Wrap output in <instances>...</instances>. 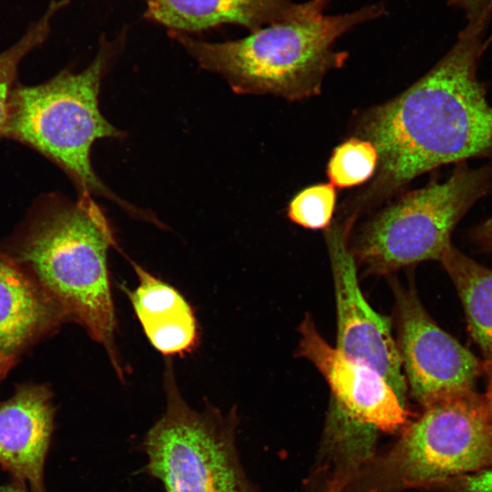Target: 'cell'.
Wrapping results in <instances>:
<instances>
[{
  "label": "cell",
  "instance_id": "cell-1",
  "mask_svg": "<svg viewBox=\"0 0 492 492\" xmlns=\"http://www.w3.org/2000/svg\"><path fill=\"white\" fill-rule=\"evenodd\" d=\"M489 19H468L430 70L398 96L359 115L354 136L374 144L378 164L373 179L347 211L357 216L441 166L492 159V105L487 86L477 77L489 45Z\"/></svg>",
  "mask_w": 492,
  "mask_h": 492
},
{
  "label": "cell",
  "instance_id": "cell-2",
  "mask_svg": "<svg viewBox=\"0 0 492 492\" xmlns=\"http://www.w3.org/2000/svg\"><path fill=\"white\" fill-rule=\"evenodd\" d=\"M118 248L109 223L90 194L52 201L33 218L14 257L56 304L65 320L82 325L104 346L125 380L115 332L108 252Z\"/></svg>",
  "mask_w": 492,
  "mask_h": 492
},
{
  "label": "cell",
  "instance_id": "cell-3",
  "mask_svg": "<svg viewBox=\"0 0 492 492\" xmlns=\"http://www.w3.org/2000/svg\"><path fill=\"white\" fill-rule=\"evenodd\" d=\"M328 4L232 41L210 43L184 33L169 35L202 68L223 77L233 91L299 101L319 95L328 72L346 62L348 53L336 50V41L385 13L383 4H373L328 15Z\"/></svg>",
  "mask_w": 492,
  "mask_h": 492
},
{
  "label": "cell",
  "instance_id": "cell-4",
  "mask_svg": "<svg viewBox=\"0 0 492 492\" xmlns=\"http://www.w3.org/2000/svg\"><path fill=\"white\" fill-rule=\"evenodd\" d=\"M123 31L114 40L103 36L93 61L84 70H63L36 86L14 87L5 136L26 144L57 164L80 193L98 194L126 207L96 175L90 162L93 143L123 133L98 108L101 80L126 40Z\"/></svg>",
  "mask_w": 492,
  "mask_h": 492
},
{
  "label": "cell",
  "instance_id": "cell-5",
  "mask_svg": "<svg viewBox=\"0 0 492 492\" xmlns=\"http://www.w3.org/2000/svg\"><path fill=\"white\" fill-rule=\"evenodd\" d=\"M377 453L342 492H405L492 467V415L484 395L438 402Z\"/></svg>",
  "mask_w": 492,
  "mask_h": 492
},
{
  "label": "cell",
  "instance_id": "cell-6",
  "mask_svg": "<svg viewBox=\"0 0 492 492\" xmlns=\"http://www.w3.org/2000/svg\"><path fill=\"white\" fill-rule=\"evenodd\" d=\"M297 355L326 380L331 398L316 464L337 479H349L378 453L382 434L399 432L416 415L375 369L332 347L306 313Z\"/></svg>",
  "mask_w": 492,
  "mask_h": 492
},
{
  "label": "cell",
  "instance_id": "cell-7",
  "mask_svg": "<svg viewBox=\"0 0 492 492\" xmlns=\"http://www.w3.org/2000/svg\"><path fill=\"white\" fill-rule=\"evenodd\" d=\"M163 378L165 410L138 446L146 474L165 492H261L241 460L237 406L223 412L206 402L193 409L179 390L169 359Z\"/></svg>",
  "mask_w": 492,
  "mask_h": 492
},
{
  "label": "cell",
  "instance_id": "cell-8",
  "mask_svg": "<svg viewBox=\"0 0 492 492\" xmlns=\"http://www.w3.org/2000/svg\"><path fill=\"white\" fill-rule=\"evenodd\" d=\"M492 195V161L456 164L444 181L429 182L387 205L359 231L351 247L367 273L388 274L425 261H440L470 209Z\"/></svg>",
  "mask_w": 492,
  "mask_h": 492
},
{
  "label": "cell",
  "instance_id": "cell-9",
  "mask_svg": "<svg viewBox=\"0 0 492 492\" xmlns=\"http://www.w3.org/2000/svg\"><path fill=\"white\" fill-rule=\"evenodd\" d=\"M395 339L409 395L425 409L476 392L480 361L428 314L415 292L393 284Z\"/></svg>",
  "mask_w": 492,
  "mask_h": 492
},
{
  "label": "cell",
  "instance_id": "cell-10",
  "mask_svg": "<svg viewBox=\"0 0 492 492\" xmlns=\"http://www.w3.org/2000/svg\"><path fill=\"white\" fill-rule=\"evenodd\" d=\"M355 218L344 216L325 229L336 303V349L381 374L409 403V392L391 323L366 302L357 279V263L349 244Z\"/></svg>",
  "mask_w": 492,
  "mask_h": 492
},
{
  "label": "cell",
  "instance_id": "cell-11",
  "mask_svg": "<svg viewBox=\"0 0 492 492\" xmlns=\"http://www.w3.org/2000/svg\"><path fill=\"white\" fill-rule=\"evenodd\" d=\"M52 393L44 384L17 386L0 403V466L32 492H46L44 470L54 430Z\"/></svg>",
  "mask_w": 492,
  "mask_h": 492
},
{
  "label": "cell",
  "instance_id": "cell-12",
  "mask_svg": "<svg viewBox=\"0 0 492 492\" xmlns=\"http://www.w3.org/2000/svg\"><path fill=\"white\" fill-rule=\"evenodd\" d=\"M323 0H146L144 18L169 32L190 35L224 24L251 32L304 15Z\"/></svg>",
  "mask_w": 492,
  "mask_h": 492
},
{
  "label": "cell",
  "instance_id": "cell-13",
  "mask_svg": "<svg viewBox=\"0 0 492 492\" xmlns=\"http://www.w3.org/2000/svg\"><path fill=\"white\" fill-rule=\"evenodd\" d=\"M138 277L134 290L123 287L152 346L169 357L190 353L200 340L194 311L173 286L127 257Z\"/></svg>",
  "mask_w": 492,
  "mask_h": 492
},
{
  "label": "cell",
  "instance_id": "cell-14",
  "mask_svg": "<svg viewBox=\"0 0 492 492\" xmlns=\"http://www.w3.org/2000/svg\"><path fill=\"white\" fill-rule=\"evenodd\" d=\"M66 321L32 275L0 251V353L16 356Z\"/></svg>",
  "mask_w": 492,
  "mask_h": 492
},
{
  "label": "cell",
  "instance_id": "cell-15",
  "mask_svg": "<svg viewBox=\"0 0 492 492\" xmlns=\"http://www.w3.org/2000/svg\"><path fill=\"white\" fill-rule=\"evenodd\" d=\"M462 302L469 333L483 355V369L492 374V270L454 246L440 260Z\"/></svg>",
  "mask_w": 492,
  "mask_h": 492
},
{
  "label": "cell",
  "instance_id": "cell-16",
  "mask_svg": "<svg viewBox=\"0 0 492 492\" xmlns=\"http://www.w3.org/2000/svg\"><path fill=\"white\" fill-rule=\"evenodd\" d=\"M68 4L69 0H51L42 15L29 25L20 39L0 52V137L5 136L10 97L21 61L46 41L55 16Z\"/></svg>",
  "mask_w": 492,
  "mask_h": 492
},
{
  "label": "cell",
  "instance_id": "cell-17",
  "mask_svg": "<svg viewBox=\"0 0 492 492\" xmlns=\"http://www.w3.org/2000/svg\"><path fill=\"white\" fill-rule=\"evenodd\" d=\"M377 164L378 152L374 144L353 136L334 148L326 174L334 188H351L373 178Z\"/></svg>",
  "mask_w": 492,
  "mask_h": 492
},
{
  "label": "cell",
  "instance_id": "cell-18",
  "mask_svg": "<svg viewBox=\"0 0 492 492\" xmlns=\"http://www.w3.org/2000/svg\"><path fill=\"white\" fill-rule=\"evenodd\" d=\"M336 204V190L331 183L304 188L291 200L287 216L309 230H325L331 223Z\"/></svg>",
  "mask_w": 492,
  "mask_h": 492
},
{
  "label": "cell",
  "instance_id": "cell-19",
  "mask_svg": "<svg viewBox=\"0 0 492 492\" xmlns=\"http://www.w3.org/2000/svg\"><path fill=\"white\" fill-rule=\"evenodd\" d=\"M418 492H492V467L433 484Z\"/></svg>",
  "mask_w": 492,
  "mask_h": 492
},
{
  "label": "cell",
  "instance_id": "cell-20",
  "mask_svg": "<svg viewBox=\"0 0 492 492\" xmlns=\"http://www.w3.org/2000/svg\"><path fill=\"white\" fill-rule=\"evenodd\" d=\"M448 3L462 8L467 15V20L492 13V0H447Z\"/></svg>",
  "mask_w": 492,
  "mask_h": 492
},
{
  "label": "cell",
  "instance_id": "cell-21",
  "mask_svg": "<svg viewBox=\"0 0 492 492\" xmlns=\"http://www.w3.org/2000/svg\"><path fill=\"white\" fill-rule=\"evenodd\" d=\"M471 240L485 250H492V216L469 231Z\"/></svg>",
  "mask_w": 492,
  "mask_h": 492
},
{
  "label": "cell",
  "instance_id": "cell-22",
  "mask_svg": "<svg viewBox=\"0 0 492 492\" xmlns=\"http://www.w3.org/2000/svg\"><path fill=\"white\" fill-rule=\"evenodd\" d=\"M302 487L303 492H328L321 481L309 476L304 479Z\"/></svg>",
  "mask_w": 492,
  "mask_h": 492
},
{
  "label": "cell",
  "instance_id": "cell-23",
  "mask_svg": "<svg viewBox=\"0 0 492 492\" xmlns=\"http://www.w3.org/2000/svg\"><path fill=\"white\" fill-rule=\"evenodd\" d=\"M15 356L5 355L0 353V382L15 364Z\"/></svg>",
  "mask_w": 492,
  "mask_h": 492
},
{
  "label": "cell",
  "instance_id": "cell-24",
  "mask_svg": "<svg viewBox=\"0 0 492 492\" xmlns=\"http://www.w3.org/2000/svg\"><path fill=\"white\" fill-rule=\"evenodd\" d=\"M0 492H32L28 487H22L15 482L0 486Z\"/></svg>",
  "mask_w": 492,
  "mask_h": 492
},
{
  "label": "cell",
  "instance_id": "cell-25",
  "mask_svg": "<svg viewBox=\"0 0 492 492\" xmlns=\"http://www.w3.org/2000/svg\"><path fill=\"white\" fill-rule=\"evenodd\" d=\"M488 377H489V381H488L487 388L486 394L483 395L487 403V405L492 415V374Z\"/></svg>",
  "mask_w": 492,
  "mask_h": 492
}]
</instances>
